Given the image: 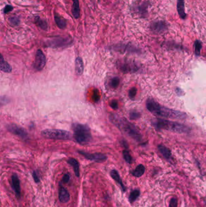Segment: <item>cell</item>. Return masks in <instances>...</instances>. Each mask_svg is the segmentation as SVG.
<instances>
[{"label":"cell","mask_w":206,"mask_h":207,"mask_svg":"<svg viewBox=\"0 0 206 207\" xmlns=\"http://www.w3.org/2000/svg\"><path fill=\"white\" fill-rule=\"evenodd\" d=\"M8 22H9V24H11L12 26L16 27L18 26L20 24V19L18 16H12L10 18H8Z\"/></svg>","instance_id":"obj_25"},{"label":"cell","mask_w":206,"mask_h":207,"mask_svg":"<svg viewBox=\"0 0 206 207\" xmlns=\"http://www.w3.org/2000/svg\"><path fill=\"white\" fill-rule=\"evenodd\" d=\"M12 186L15 191L16 197L20 199L21 197V186L20 180L16 174H13L12 176Z\"/></svg>","instance_id":"obj_12"},{"label":"cell","mask_w":206,"mask_h":207,"mask_svg":"<svg viewBox=\"0 0 206 207\" xmlns=\"http://www.w3.org/2000/svg\"><path fill=\"white\" fill-rule=\"evenodd\" d=\"M110 106H111V107H112L113 109H114V110L117 109V108H118V107L117 101H116V100H113V101H111Z\"/></svg>","instance_id":"obj_36"},{"label":"cell","mask_w":206,"mask_h":207,"mask_svg":"<svg viewBox=\"0 0 206 207\" xmlns=\"http://www.w3.org/2000/svg\"><path fill=\"white\" fill-rule=\"evenodd\" d=\"M137 94V89L135 87H133L130 89L129 92V96L131 99H133Z\"/></svg>","instance_id":"obj_32"},{"label":"cell","mask_w":206,"mask_h":207,"mask_svg":"<svg viewBox=\"0 0 206 207\" xmlns=\"http://www.w3.org/2000/svg\"><path fill=\"white\" fill-rule=\"evenodd\" d=\"M72 43V39L70 38L64 37H55L48 39L46 44L48 47L57 48L67 46Z\"/></svg>","instance_id":"obj_6"},{"label":"cell","mask_w":206,"mask_h":207,"mask_svg":"<svg viewBox=\"0 0 206 207\" xmlns=\"http://www.w3.org/2000/svg\"><path fill=\"white\" fill-rule=\"evenodd\" d=\"M75 68L76 73L78 75H81L83 71V63L82 59L81 57H78L75 61Z\"/></svg>","instance_id":"obj_21"},{"label":"cell","mask_w":206,"mask_h":207,"mask_svg":"<svg viewBox=\"0 0 206 207\" xmlns=\"http://www.w3.org/2000/svg\"><path fill=\"white\" fill-rule=\"evenodd\" d=\"M32 176L33 178L34 181H35V183L36 184H39L40 182V179L38 175V174L36 173V172L35 171H34L32 173Z\"/></svg>","instance_id":"obj_34"},{"label":"cell","mask_w":206,"mask_h":207,"mask_svg":"<svg viewBox=\"0 0 206 207\" xmlns=\"http://www.w3.org/2000/svg\"><path fill=\"white\" fill-rule=\"evenodd\" d=\"M34 23L38 27L44 31H47L48 29V25L47 21L44 19L41 18L39 16H36L34 18Z\"/></svg>","instance_id":"obj_16"},{"label":"cell","mask_w":206,"mask_h":207,"mask_svg":"<svg viewBox=\"0 0 206 207\" xmlns=\"http://www.w3.org/2000/svg\"><path fill=\"white\" fill-rule=\"evenodd\" d=\"M55 21L57 25V26L61 29H64L67 27V21L64 17L60 15L59 13H55L54 14Z\"/></svg>","instance_id":"obj_14"},{"label":"cell","mask_w":206,"mask_h":207,"mask_svg":"<svg viewBox=\"0 0 206 207\" xmlns=\"http://www.w3.org/2000/svg\"><path fill=\"white\" fill-rule=\"evenodd\" d=\"M73 6H72V15L75 19H79L80 17V6L79 0H72Z\"/></svg>","instance_id":"obj_18"},{"label":"cell","mask_w":206,"mask_h":207,"mask_svg":"<svg viewBox=\"0 0 206 207\" xmlns=\"http://www.w3.org/2000/svg\"><path fill=\"white\" fill-rule=\"evenodd\" d=\"M158 149L160 151V152L161 153V154L163 156V157L168 161H170L172 158V155H171V152L170 150L167 148L166 146L163 145H160L158 146Z\"/></svg>","instance_id":"obj_20"},{"label":"cell","mask_w":206,"mask_h":207,"mask_svg":"<svg viewBox=\"0 0 206 207\" xmlns=\"http://www.w3.org/2000/svg\"><path fill=\"white\" fill-rule=\"evenodd\" d=\"M70 199V196L69 192H68L67 189L64 188L62 185L59 184V201L65 203L69 202Z\"/></svg>","instance_id":"obj_13"},{"label":"cell","mask_w":206,"mask_h":207,"mask_svg":"<svg viewBox=\"0 0 206 207\" xmlns=\"http://www.w3.org/2000/svg\"><path fill=\"white\" fill-rule=\"evenodd\" d=\"M70 180V175L69 173H66L62 177V182L64 183H68Z\"/></svg>","instance_id":"obj_35"},{"label":"cell","mask_w":206,"mask_h":207,"mask_svg":"<svg viewBox=\"0 0 206 207\" xmlns=\"http://www.w3.org/2000/svg\"><path fill=\"white\" fill-rule=\"evenodd\" d=\"M7 130L12 133L18 136L25 140L28 138V133L25 129L15 124H9L7 126Z\"/></svg>","instance_id":"obj_10"},{"label":"cell","mask_w":206,"mask_h":207,"mask_svg":"<svg viewBox=\"0 0 206 207\" xmlns=\"http://www.w3.org/2000/svg\"><path fill=\"white\" fill-rule=\"evenodd\" d=\"M151 30L156 33H161L166 31L167 24L163 21H156L152 22L150 25Z\"/></svg>","instance_id":"obj_11"},{"label":"cell","mask_w":206,"mask_h":207,"mask_svg":"<svg viewBox=\"0 0 206 207\" xmlns=\"http://www.w3.org/2000/svg\"><path fill=\"white\" fill-rule=\"evenodd\" d=\"M109 119L113 124L135 141L140 142L142 140V136L138 128L124 118L111 115Z\"/></svg>","instance_id":"obj_2"},{"label":"cell","mask_w":206,"mask_h":207,"mask_svg":"<svg viewBox=\"0 0 206 207\" xmlns=\"http://www.w3.org/2000/svg\"><path fill=\"white\" fill-rule=\"evenodd\" d=\"M13 10V7L11 5L8 4L4 7V9H3V12L4 14H7L8 13L12 12Z\"/></svg>","instance_id":"obj_31"},{"label":"cell","mask_w":206,"mask_h":207,"mask_svg":"<svg viewBox=\"0 0 206 207\" xmlns=\"http://www.w3.org/2000/svg\"><path fill=\"white\" fill-rule=\"evenodd\" d=\"M41 135L48 139L57 140H68L71 137V134L69 132L57 129L44 130L41 132Z\"/></svg>","instance_id":"obj_5"},{"label":"cell","mask_w":206,"mask_h":207,"mask_svg":"<svg viewBox=\"0 0 206 207\" xmlns=\"http://www.w3.org/2000/svg\"><path fill=\"white\" fill-rule=\"evenodd\" d=\"M123 156L125 161L128 163H131L132 161V158L131 156V154L129 153L127 150H125L123 151Z\"/></svg>","instance_id":"obj_28"},{"label":"cell","mask_w":206,"mask_h":207,"mask_svg":"<svg viewBox=\"0 0 206 207\" xmlns=\"http://www.w3.org/2000/svg\"><path fill=\"white\" fill-rule=\"evenodd\" d=\"M130 117L131 119L135 120V119H139L140 117V114L139 113V112L134 110V111H132L130 112Z\"/></svg>","instance_id":"obj_30"},{"label":"cell","mask_w":206,"mask_h":207,"mask_svg":"<svg viewBox=\"0 0 206 207\" xmlns=\"http://www.w3.org/2000/svg\"><path fill=\"white\" fill-rule=\"evenodd\" d=\"M145 171V167L142 164H140L137 166L135 169L131 172L132 176L136 177H140L143 175Z\"/></svg>","instance_id":"obj_23"},{"label":"cell","mask_w":206,"mask_h":207,"mask_svg":"<svg viewBox=\"0 0 206 207\" xmlns=\"http://www.w3.org/2000/svg\"><path fill=\"white\" fill-rule=\"evenodd\" d=\"M78 153H80L82 156H83L86 159L90 161H92L96 162L102 163L107 161V156L104 154L96 153H88L87 152H85L83 151L79 150Z\"/></svg>","instance_id":"obj_8"},{"label":"cell","mask_w":206,"mask_h":207,"mask_svg":"<svg viewBox=\"0 0 206 207\" xmlns=\"http://www.w3.org/2000/svg\"><path fill=\"white\" fill-rule=\"evenodd\" d=\"M140 192L139 189H134V190L131 192L130 196H129V201H130L131 203H132L137 199V198L140 196Z\"/></svg>","instance_id":"obj_24"},{"label":"cell","mask_w":206,"mask_h":207,"mask_svg":"<svg viewBox=\"0 0 206 207\" xmlns=\"http://www.w3.org/2000/svg\"><path fill=\"white\" fill-rule=\"evenodd\" d=\"M195 54L196 56H199L201 53V49L202 47L201 42L199 40H196L195 42Z\"/></svg>","instance_id":"obj_27"},{"label":"cell","mask_w":206,"mask_h":207,"mask_svg":"<svg viewBox=\"0 0 206 207\" xmlns=\"http://www.w3.org/2000/svg\"><path fill=\"white\" fill-rule=\"evenodd\" d=\"M177 8L180 18L182 20H185L186 18V13L185 12V6L184 0H177Z\"/></svg>","instance_id":"obj_17"},{"label":"cell","mask_w":206,"mask_h":207,"mask_svg":"<svg viewBox=\"0 0 206 207\" xmlns=\"http://www.w3.org/2000/svg\"><path fill=\"white\" fill-rule=\"evenodd\" d=\"M46 64V58L45 55L41 50H38L35 56V63H34V68L38 71H41L44 68Z\"/></svg>","instance_id":"obj_9"},{"label":"cell","mask_w":206,"mask_h":207,"mask_svg":"<svg viewBox=\"0 0 206 207\" xmlns=\"http://www.w3.org/2000/svg\"><path fill=\"white\" fill-rule=\"evenodd\" d=\"M178 206V201L177 199L175 197L172 198L170 201L169 206V207H177Z\"/></svg>","instance_id":"obj_33"},{"label":"cell","mask_w":206,"mask_h":207,"mask_svg":"<svg viewBox=\"0 0 206 207\" xmlns=\"http://www.w3.org/2000/svg\"><path fill=\"white\" fill-rule=\"evenodd\" d=\"M120 84V79L118 77H114L113 78L111 79L110 81L111 87L113 89H116L118 86Z\"/></svg>","instance_id":"obj_29"},{"label":"cell","mask_w":206,"mask_h":207,"mask_svg":"<svg viewBox=\"0 0 206 207\" xmlns=\"http://www.w3.org/2000/svg\"><path fill=\"white\" fill-rule=\"evenodd\" d=\"M122 145L125 146V148H128V145H127V143H126V141H122Z\"/></svg>","instance_id":"obj_37"},{"label":"cell","mask_w":206,"mask_h":207,"mask_svg":"<svg viewBox=\"0 0 206 207\" xmlns=\"http://www.w3.org/2000/svg\"><path fill=\"white\" fill-rule=\"evenodd\" d=\"M0 68L3 72L6 73H10L12 70L11 65L5 61L3 55L1 56V60H0Z\"/></svg>","instance_id":"obj_22"},{"label":"cell","mask_w":206,"mask_h":207,"mask_svg":"<svg viewBox=\"0 0 206 207\" xmlns=\"http://www.w3.org/2000/svg\"><path fill=\"white\" fill-rule=\"evenodd\" d=\"M152 124L157 128L163 129L179 133H187L191 131L189 127L184 124L165 119H157Z\"/></svg>","instance_id":"obj_4"},{"label":"cell","mask_w":206,"mask_h":207,"mask_svg":"<svg viewBox=\"0 0 206 207\" xmlns=\"http://www.w3.org/2000/svg\"><path fill=\"white\" fill-rule=\"evenodd\" d=\"M147 8H148V4L146 3H143L141 5L137 6V10H138L139 13H140V15H142L143 17L144 16H143L144 15H147L148 13Z\"/></svg>","instance_id":"obj_26"},{"label":"cell","mask_w":206,"mask_h":207,"mask_svg":"<svg viewBox=\"0 0 206 207\" xmlns=\"http://www.w3.org/2000/svg\"><path fill=\"white\" fill-rule=\"evenodd\" d=\"M146 108L151 113L158 117L179 119H184L186 117L184 113L161 106L158 102L153 99H149L147 101Z\"/></svg>","instance_id":"obj_1"},{"label":"cell","mask_w":206,"mask_h":207,"mask_svg":"<svg viewBox=\"0 0 206 207\" xmlns=\"http://www.w3.org/2000/svg\"><path fill=\"white\" fill-rule=\"evenodd\" d=\"M110 176L116 181V182H117L121 186L123 192H125L126 191V188L124 185V184L123 183V181L121 177V176H120V175L118 173V172L116 170H111L110 172Z\"/></svg>","instance_id":"obj_15"},{"label":"cell","mask_w":206,"mask_h":207,"mask_svg":"<svg viewBox=\"0 0 206 207\" xmlns=\"http://www.w3.org/2000/svg\"><path fill=\"white\" fill-rule=\"evenodd\" d=\"M72 127L73 137L77 142L81 145H87L91 142L92 136L90 128L87 125L75 123Z\"/></svg>","instance_id":"obj_3"},{"label":"cell","mask_w":206,"mask_h":207,"mask_svg":"<svg viewBox=\"0 0 206 207\" xmlns=\"http://www.w3.org/2000/svg\"><path fill=\"white\" fill-rule=\"evenodd\" d=\"M117 67L123 73H134L139 70V67L137 64L131 61H119L117 63Z\"/></svg>","instance_id":"obj_7"},{"label":"cell","mask_w":206,"mask_h":207,"mask_svg":"<svg viewBox=\"0 0 206 207\" xmlns=\"http://www.w3.org/2000/svg\"><path fill=\"white\" fill-rule=\"evenodd\" d=\"M67 162L73 167L76 176L79 177L80 176V171H79V164L78 161L74 158H70L68 160Z\"/></svg>","instance_id":"obj_19"}]
</instances>
